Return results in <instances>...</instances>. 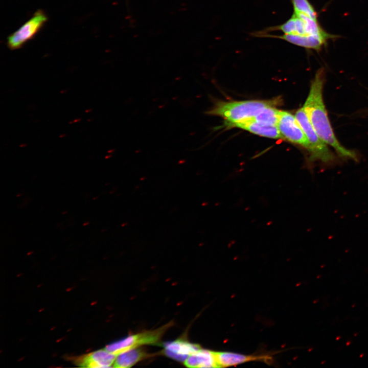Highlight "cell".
I'll list each match as a JSON object with an SVG mask.
<instances>
[{
    "instance_id": "15",
    "label": "cell",
    "mask_w": 368,
    "mask_h": 368,
    "mask_svg": "<svg viewBox=\"0 0 368 368\" xmlns=\"http://www.w3.org/2000/svg\"><path fill=\"white\" fill-rule=\"evenodd\" d=\"M280 112L281 110L277 109L275 106L267 107L256 116L252 120L261 124L277 126Z\"/></svg>"
},
{
    "instance_id": "13",
    "label": "cell",
    "mask_w": 368,
    "mask_h": 368,
    "mask_svg": "<svg viewBox=\"0 0 368 368\" xmlns=\"http://www.w3.org/2000/svg\"><path fill=\"white\" fill-rule=\"evenodd\" d=\"M150 355L143 349L137 348L129 349L117 355L113 367H130Z\"/></svg>"
},
{
    "instance_id": "1",
    "label": "cell",
    "mask_w": 368,
    "mask_h": 368,
    "mask_svg": "<svg viewBox=\"0 0 368 368\" xmlns=\"http://www.w3.org/2000/svg\"><path fill=\"white\" fill-rule=\"evenodd\" d=\"M325 73L319 69L311 81L310 90L303 105L308 118L320 138L341 157L356 159L355 153L343 147L333 131L323 99Z\"/></svg>"
},
{
    "instance_id": "12",
    "label": "cell",
    "mask_w": 368,
    "mask_h": 368,
    "mask_svg": "<svg viewBox=\"0 0 368 368\" xmlns=\"http://www.w3.org/2000/svg\"><path fill=\"white\" fill-rule=\"evenodd\" d=\"M219 367L234 366L248 361L265 360L263 356L246 355L231 352H215Z\"/></svg>"
},
{
    "instance_id": "8",
    "label": "cell",
    "mask_w": 368,
    "mask_h": 368,
    "mask_svg": "<svg viewBox=\"0 0 368 368\" xmlns=\"http://www.w3.org/2000/svg\"><path fill=\"white\" fill-rule=\"evenodd\" d=\"M252 34L256 37L281 39L306 49H312L317 51L320 50L324 45H326L329 40L316 36H296L284 34L273 35L261 31L253 33Z\"/></svg>"
},
{
    "instance_id": "2",
    "label": "cell",
    "mask_w": 368,
    "mask_h": 368,
    "mask_svg": "<svg viewBox=\"0 0 368 368\" xmlns=\"http://www.w3.org/2000/svg\"><path fill=\"white\" fill-rule=\"evenodd\" d=\"M280 102L279 98L265 100L219 102L205 113L208 115L222 118L225 120L227 126L252 119L264 108L276 106Z\"/></svg>"
},
{
    "instance_id": "11",
    "label": "cell",
    "mask_w": 368,
    "mask_h": 368,
    "mask_svg": "<svg viewBox=\"0 0 368 368\" xmlns=\"http://www.w3.org/2000/svg\"><path fill=\"white\" fill-rule=\"evenodd\" d=\"M189 367H219L215 352L200 349L184 361Z\"/></svg>"
},
{
    "instance_id": "7",
    "label": "cell",
    "mask_w": 368,
    "mask_h": 368,
    "mask_svg": "<svg viewBox=\"0 0 368 368\" xmlns=\"http://www.w3.org/2000/svg\"><path fill=\"white\" fill-rule=\"evenodd\" d=\"M277 127L283 139L309 151V142L294 115L281 110Z\"/></svg>"
},
{
    "instance_id": "6",
    "label": "cell",
    "mask_w": 368,
    "mask_h": 368,
    "mask_svg": "<svg viewBox=\"0 0 368 368\" xmlns=\"http://www.w3.org/2000/svg\"><path fill=\"white\" fill-rule=\"evenodd\" d=\"M48 20L47 16L41 10H37L32 17L22 25L7 39V45L11 50L21 48L32 39Z\"/></svg>"
},
{
    "instance_id": "14",
    "label": "cell",
    "mask_w": 368,
    "mask_h": 368,
    "mask_svg": "<svg viewBox=\"0 0 368 368\" xmlns=\"http://www.w3.org/2000/svg\"><path fill=\"white\" fill-rule=\"evenodd\" d=\"M117 355L105 349L95 351L87 355L83 364L89 367H108L114 364Z\"/></svg>"
},
{
    "instance_id": "9",
    "label": "cell",
    "mask_w": 368,
    "mask_h": 368,
    "mask_svg": "<svg viewBox=\"0 0 368 368\" xmlns=\"http://www.w3.org/2000/svg\"><path fill=\"white\" fill-rule=\"evenodd\" d=\"M164 346L165 355L179 361H185L190 355L201 349L199 345L181 338L167 342Z\"/></svg>"
},
{
    "instance_id": "16",
    "label": "cell",
    "mask_w": 368,
    "mask_h": 368,
    "mask_svg": "<svg viewBox=\"0 0 368 368\" xmlns=\"http://www.w3.org/2000/svg\"><path fill=\"white\" fill-rule=\"evenodd\" d=\"M290 1L293 6V12L306 14L313 19L317 20V13L308 0Z\"/></svg>"
},
{
    "instance_id": "3",
    "label": "cell",
    "mask_w": 368,
    "mask_h": 368,
    "mask_svg": "<svg viewBox=\"0 0 368 368\" xmlns=\"http://www.w3.org/2000/svg\"><path fill=\"white\" fill-rule=\"evenodd\" d=\"M279 31L284 34L296 36H316L328 39L337 37L336 35L326 32L315 20L306 14L293 12L291 17L284 23L270 27L262 31L269 33Z\"/></svg>"
},
{
    "instance_id": "4",
    "label": "cell",
    "mask_w": 368,
    "mask_h": 368,
    "mask_svg": "<svg viewBox=\"0 0 368 368\" xmlns=\"http://www.w3.org/2000/svg\"><path fill=\"white\" fill-rule=\"evenodd\" d=\"M294 116L309 142V152L312 159L326 163L332 161L334 154L316 132L303 107L299 108Z\"/></svg>"
},
{
    "instance_id": "5",
    "label": "cell",
    "mask_w": 368,
    "mask_h": 368,
    "mask_svg": "<svg viewBox=\"0 0 368 368\" xmlns=\"http://www.w3.org/2000/svg\"><path fill=\"white\" fill-rule=\"evenodd\" d=\"M171 325V323H169L155 330L129 335L122 340L107 345L105 349L118 355L124 351L144 344H158L165 331Z\"/></svg>"
},
{
    "instance_id": "10",
    "label": "cell",
    "mask_w": 368,
    "mask_h": 368,
    "mask_svg": "<svg viewBox=\"0 0 368 368\" xmlns=\"http://www.w3.org/2000/svg\"><path fill=\"white\" fill-rule=\"evenodd\" d=\"M249 131L255 134L273 139H284L277 126L261 124L251 119L227 125Z\"/></svg>"
}]
</instances>
